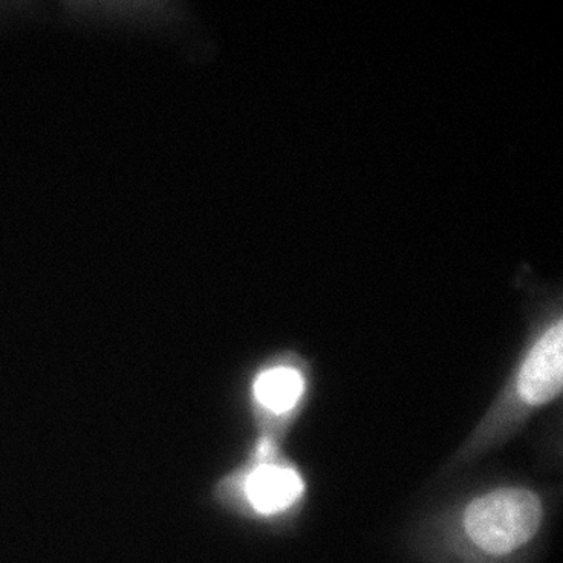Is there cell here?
<instances>
[{"label": "cell", "mask_w": 563, "mask_h": 563, "mask_svg": "<svg viewBox=\"0 0 563 563\" xmlns=\"http://www.w3.org/2000/svg\"><path fill=\"white\" fill-rule=\"evenodd\" d=\"M543 503L526 487H498L468 500L444 539L453 563H514L541 531Z\"/></svg>", "instance_id": "6da1fadb"}, {"label": "cell", "mask_w": 563, "mask_h": 563, "mask_svg": "<svg viewBox=\"0 0 563 563\" xmlns=\"http://www.w3.org/2000/svg\"><path fill=\"white\" fill-rule=\"evenodd\" d=\"M562 322L551 324L528 350L504 401V417L549 405L562 393Z\"/></svg>", "instance_id": "7a4b0ae2"}, {"label": "cell", "mask_w": 563, "mask_h": 563, "mask_svg": "<svg viewBox=\"0 0 563 563\" xmlns=\"http://www.w3.org/2000/svg\"><path fill=\"white\" fill-rule=\"evenodd\" d=\"M273 456L256 457V464L234 483L242 503L262 518L285 514L305 493L302 475Z\"/></svg>", "instance_id": "3957f363"}, {"label": "cell", "mask_w": 563, "mask_h": 563, "mask_svg": "<svg viewBox=\"0 0 563 563\" xmlns=\"http://www.w3.org/2000/svg\"><path fill=\"white\" fill-rule=\"evenodd\" d=\"M307 380L302 371L291 365H275L261 371L253 382L257 408L273 417L292 412L302 401Z\"/></svg>", "instance_id": "277c9868"}]
</instances>
